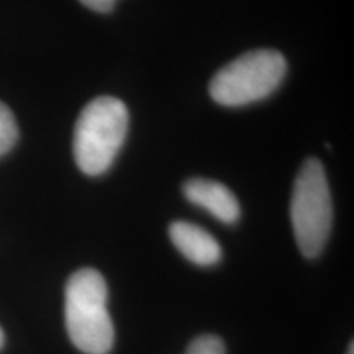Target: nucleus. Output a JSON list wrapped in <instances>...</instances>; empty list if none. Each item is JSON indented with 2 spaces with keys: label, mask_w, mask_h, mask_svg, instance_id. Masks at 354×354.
Listing matches in <instances>:
<instances>
[{
  "label": "nucleus",
  "mask_w": 354,
  "mask_h": 354,
  "mask_svg": "<svg viewBox=\"0 0 354 354\" xmlns=\"http://www.w3.org/2000/svg\"><path fill=\"white\" fill-rule=\"evenodd\" d=\"M107 282L99 271L79 269L64 290V320L71 343L84 354H109L115 343Z\"/></svg>",
  "instance_id": "nucleus-1"
},
{
  "label": "nucleus",
  "mask_w": 354,
  "mask_h": 354,
  "mask_svg": "<svg viewBox=\"0 0 354 354\" xmlns=\"http://www.w3.org/2000/svg\"><path fill=\"white\" fill-rule=\"evenodd\" d=\"M128 109L120 99L97 97L79 115L74 128V159L87 176H102L110 169L125 143Z\"/></svg>",
  "instance_id": "nucleus-2"
},
{
  "label": "nucleus",
  "mask_w": 354,
  "mask_h": 354,
  "mask_svg": "<svg viewBox=\"0 0 354 354\" xmlns=\"http://www.w3.org/2000/svg\"><path fill=\"white\" fill-rule=\"evenodd\" d=\"M290 221L302 254L305 258H317L330 236L333 203L325 167L315 158L304 162L295 179L290 201Z\"/></svg>",
  "instance_id": "nucleus-3"
},
{
  "label": "nucleus",
  "mask_w": 354,
  "mask_h": 354,
  "mask_svg": "<svg viewBox=\"0 0 354 354\" xmlns=\"http://www.w3.org/2000/svg\"><path fill=\"white\" fill-rule=\"evenodd\" d=\"M286 73L287 61L279 51H248L215 74L209 86L210 97L223 107L254 104L271 95Z\"/></svg>",
  "instance_id": "nucleus-4"
},
{
  "label": "nucleus",
  "mask_w": 354,
  "mask_h": 354,
  "mask_svg": "<svg viewBox=\"0 0 354 354\" xmlns=\"http://www.w3.org/2000/svg\"><path fill=\"white\" fill-rule=\"evenodd\" d=\"M183 190L190 203L207 210L221 223L232 225L240 218V202L232 190L221 183L196 177V179H189Z\"/></svg>",
  "instance_id": "nucleus-5"
},
{
  "label": "nucleus",
  "mask_w": 354,
  "mask_h": 354,
  "mask_svg": "<svg viewBox=\"0 0 354 354\" xmlns=\"http://www.w3.org/2000/svg\"><path fill=\"white\" fill-rule=\"evenodd\" d=\"M169 238L180 254L197 266H214L221 258L218 241L205 230L189 221H174L169 227Z\"/></svg>",
  "instance_id": "nucleus-6"
},
{
  "label": "nucleus",
  "mask_w": 354,
  "mask_h": 354,
  "mask_svg": "<svg viewBox=\"0 0 354 354\" xmlns=\"http://www.w3.org/2000/svg\"><path fill=\"white\" fill-rule=\"evenodd\" d=\"M19 140V127L12 110L0 102V158L7 154Z\"/></svg>",
  "instance_id": "nucleus-7"
},
{
  "label": "nucleus",
  "mask_w": 354,
  "mask_h": 354,
  "mask_svg": "<svg viewBox=\"0 0 354 354\" xmlns=\"http://www.w3.org/2000/svg\"><path fill=\"white\" fill-rule=\"evenodd\" d=\"M185 354H227V349L218 336L203 335L189 344Z\"/></svg>",
  "instance_id": "nucleus-8"
},
{
  "label": "nucleus",
  "mask_w": 354,
  "mask_h": 354,
  "mask_svg": "<svg viewBox=\"0 0 354 354\" xmlns=\"http://www.w3.org/2000/svg\"><path fill=\"white\" fill-rule=\"evenodd\" d=\"M84 7L91 8L92 12L99 13H110L115 8L117 0H79Z\"/></svg>",
  "instance_id": "nucleus-9"
},
{
  "label": "nucleus",
  "mask_w": 354,
  "mask_h": 354,
  "mask_svg": "<svg viewBox=\"0 0 354 354\" xmlns=\"http://www.w3.org/2000/svg\"><path fill=\"white\" fill-rule=\"evenodd\" d=\"M3 344H6V333H3L2 326H0V349L3 348Z\"/></svg>",
  "instance_id": "nucleus-10"
},
{
  "label": "nucleus",
  "mask_w": 354,
  "mask_h": 354,
  "mask_svg": "<svg viewBox=\"0 0 354 354\" xmlns=\"http://www.w3.org/2000/svg\"><path fill=\"white\" fill-rule=\"evenodd\" d=\"M348 354H354V346H353V343H351V346H349V351H348Z\"/></svg>",
  "instance_id": "nucleus-11"
}]
</instances>
